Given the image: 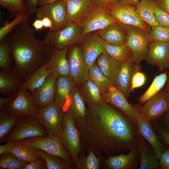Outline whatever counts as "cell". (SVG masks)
Masks as SVG:
<instances>
[{
    "mask_svg": "<svg viewBox=\"0 0 169 169\" xmlns=\"http://www.w3.org/2000/svg\"><path fill=\"white\" fill-rule=\"evenodd\" d=\"M165 90L169 96V81H168L167 83Z\"/></svg>",
    "mask_w": 169,
    "mask_h": 169,
    "instance_id": "cell-60",
    "label": "cell"
},
{
    "mask_svg": "<svg viewBox=\"0 0 169 169\" xmlns=\"http://www.w3.org/2000/svg\"><path fill=\"white\" fill-rule=\"evenodd\" d=\"M136 124L139 134L151 145L153 154L159 159L164 152L163 146L152 128L150 122L142 116L138 108Z\"/></svg>",
    "mask_w": 169,
    "mask_h": 169,
    "instance_id": "cell-20",
    "label": "cell"
},
{
    "mask_svg": "<svg viewBox=\"0 0 169 169\" xmlns=\"http://www.w3.org/2000/svg\"><path fill=\"white\" fill-rule=\"evenodd\" d=\"M102 156H97L92 151L88 152L85 156L82 151L75 166L78 169H99Z\"/></svg>",
    "mask_w": 169,
    "mask_h": 169,
    "instance_id": "cell-39",
    "label": "cell"
},
{
    "mask_svg": "<svg viewBox=\"0 0 169 169\" xmlns=\"http://www.w3.org/2000/svg\"><path fill=\"white\" fill-rule=\"evenodd\" d=\"M146 77L144 74L138 70L134 74L131 83V91L136 88L142 86L145 83Z\"/></svg>",
    "mask_w": 169,
    "mask_h": 169,
    "instance_id": "cell-46",
    "label": "cell"
},
{
    "mask_svg": "<svg viewBox=\"0 0 169 169\" xmlns=\"http://www.w3.org/2000/svg\"><path fill=\"white\" fill-rule=\"evenodd\" d=\"M123 93L114 86L102 94V101L119 109L127 118L136 123L138 107L131 105Z\"/></svg>",
    "mask_w": 169,
    "mask_h": 169,
    "instance_id": "cell-14",
    "label": "cell"
},
{
    "mask_svg": "<svg viewBox=\"0 0 169 169\" xmlns=\"http://www.w3.org/2000/svg\"><path fill=\"white\" fill-rule=\"evenodd\" d=\"M119 23L146 29V23L136 12L132 5L123 0H115L106 8Z\"/></svg>",
    "mask_w": 169,
    "mask_h": 169,
    "instance_id": "cell-9",
    "label": "cell"
},
{
    "mask_svg": "<svg viewBox=\"0 0 169 169\" xmlns=\"http://www.w3.org/2000/svg\"><path fill=\"white\" fill-rule=\"evenodd\" d=\"M153 65H156L160 71L169 68V43L151 41L145 59Z\"/></svg>",
    "mask_w": 169,
    "mask_h": 169,
    "instance_id": "cell-19",
    "label": "cell"
},
{
    "mask_svg": "<svg viewBox=\"0 0 169 169\" xmlns=\"http://www.w3.org/2000/svg\"><path fill=\"white\" fill-rule=\"evenodd\" d=\"M138 147L140 158V169H156L159 161L156 156L151 152L145 139L139 134Z\"/></svg>",
    "mask_w": 169,
    "mask_h": 169,
    "instance_id": "cell-28",
    "label": "cell"
},
{
    "mask_svg": "<svg viewBox=\"0 0 169 169\" xmlns=\"http://www.w3.org/2000/svg\"><path fill=\"white\" fill-rule=\"evenodd\" d=\"M53 70L49 59L41 67L34 71L23 83L24 88L33 95L35 91L44 83Z\"/></svg>",
    "mask_w": 169,
    "mask_h": 169,
    "instance_id": "cell-25",
    "label": "cell"
},
{
    "mask_svg": "<svg viewBox=\"0 0 169 169\" xmlns=\"http://www.w3.org/2000/svg\"><path fill=\"white\" fill-rule=\"evenodd\" d=\"M76 85L75 84L73 89L70 103L65 111L71 115L74 120L84 118L87 113L85 101L81 92Z\"/></svg>",
    "mask_w": 169,
    "mask_h": 169,
    "instance_id": "cell-27",
    "label": "cell"
},
{
    "mask_svg": "<svg viewBox=\"0 0 169 169\" xmlns=\"http://www.w3.org/2000/svg\"><path fill=\"white\" fill-rule=\"evenodd\" d=\"M88 79L98 86L102 94L114 86L113 81L103 74L96 62L89 67Z\"/></svg>",
    "mask_w": 169,
    "mask_h": 169,
    "instance_id": "cell-32",
    "label": "cell"
},
{
    "mask_svg": "<svg viewBox=\"0 0 169 169\" xmlns=\"http://www.w3.org/2000/svg\"><path fill=\"white\" fill-rule=\"evenodd\" d=\"M23 82L19 77L10 74L5 70H0V93L3 96H9L17 92Z\"/></svg>",
    "mask_w": 169,
    "mask_h": 169,
    "instance_id": "cell-29",
    "label": "cell"
},
{
    "mask_svg": "<svg viewBox=\"0 0 169 169\" xmlns=\"http://www.w3.org/2000/svg\"><path fill=\"white\" fill-rule=\"evenodd\" d=\"M29 163L21 160L12 153L0 155V168L24 169Z\"/></svg>",
    "mask_w": 169,
    "mask_h": 169,
    "instance_id": "cell-42",
    "label": "cell"
},
{
    "mask_svg": "<svg viewBox=\"0 0 169 169\" xmlns=\"http://www.w3.org/2000/svg\"><path fill=\"white\" fill-rule=\"evenodd\" d=\"M22 117L11 114L3 107H0V141H2L9 133L18 120Z\"/></svg>",
    "mask_w": 169,
    "mask_h": 169,
    "instance_id": "cell-38",
    "label": "cell"
},
{
    "mask_svg": "<svg viewBox=\"0 0 169 169\" xmlns=\"http://www.w3.org/2000/svg\"><path fill=\"white\" fill-rule=\"evenodd\" d=\"M44 27L46 28H49V30L52 29L53 23L51 20L48 17H44L41 19Z\"/></svg>",
    "mask_w": 169,
    "mask_h": 169,
    "instance_id": "cell-52",
    "label": "cell"
},
{
    "mask_svg": "<svg viewBox=\"0 0 169 169\" xmlns=\"http://www.w3.org/2000/svg\"><path fill=\"white\" fill-rule=\"evenodd\" d=\"M94 32L84 37L80 48L83 58L89 67L96 62L101 53L105 51L103 40L97 32Z\"/></svg>",
    "mask_w": 169,
    "mask_h": 169,
    "instance_id": "cell-16",
    "label": "cell"
},
{
    "mask_svg": "<svg viewBox=\"0 0 169 169\" xmlns=\"http://www.w3.org/2000/svg\"><path fill=\"white\" fill-rule=\"evenodd\" d=\"M80 84L81 92L87 104H95L102 101V93L92 81L88 79Z\"/></svg>",
    "mask_w": 169,
    "mask_h": 169,
    "instance_id": "cell-33",
    "label": "cell"
},
{
    "mask_svg": "<svg viewBox=\"0 0 169 169\" xmlns=\"http://www.w3.org/2000/svg\"><path fill=\"white\" fill-rule=\"evenodd\" d=\"M103 43L105 52L115 60L121 62L126 60L131 59V50L126 44L115 45L108 44L103 40Z\"/></svg>",
    "mask_w": 169,
    "mask_h": 169,
    "instance_id": "cell-36",
    "label": "cell"
},
{
    "mask_svg": "<svg viewBox=\"0 0 169 169\" xmlns=\"http://www.w3.org/2000/svg\"><path fill=\"white\" fill-rule=\"evenodd\" d=\"M58 77L54 73H51L43 85L33 95L37 105L40 108L54 102Z\"/></svg>",
    "mask_w": 169,
    "mask_h": 169,
    "instance_id": "cell-21",
    "label": "cell"
},
{
    "mask_svg": "<svg viewBox=\"0 0 169 169\" xmlns=\"http://www.w3.org/2000/svg\"><path fill=\"white\" fill-rule=\"evenodd\" d=\"M64 111L55 102L40 108L38 120L44 127L48 136H59L64 129Z\"/></svg>",
    "mask_w": 169,
    "mask_h": 169,
    "instance_id": "cell-8",
    "label": "cell"
},
{
    "mask_svg": "<svg viewBox=\"0 0 169 169\" xmlns=\"http://www.w3.org/2000/svg\"><path fill=\"white\" fill-rule=\"evenodd\" d=\"M36 31L42 29L44 27L41 19L37 18L32 23Z\"/></svg>",
    "mask_w": 169,
    "mask_h": 169,
    "instance_id": "cell-56",
    "label": "cell"
},
{
    "mask_svg": "<svg viewBox=\"0 0 169 169\" xmlns=\"http://www.w3.org/2000/svg\"><path fill=\"white\" fill-rule=\"evenodd\" d=\"M68 47L62 49L52 48L48 59L53 73L58 77L69 76V68L67 53Z\"/></svg>",
    "mask_w": 169,
    "mask_h": 169,
    "instance_id": "cell-26",
    "label": "cell"
},
{
    "mask_svg": "<svg viewBox=\"0 0 169 169\" xmlns=\"http://www.w3.org/2000/svg\"><path fill=\"white\" fill-rule=\"evenodd\" d=\"M148 33L152 41L169 43V28L160 25L151 27Z\"/></svg>",
    "mask_w": 169,
    "mask_h": 169,
    "instance_id": "cell-43",
    "label": "cell"
},
{
    "mask_svg": "<svg viewBox=\"0 0 169 169\" xmlns=\"http://www.w3.org/2000/svg\"><path fill=\"white\" fill-rule=\"evenodd\" d=\"M9 113L20 116H26L38 119L40 108L37 105L34 97L24 87L23 83L14 98L5 105Z\"/></svg>",
    "mask_w": 169,
    "mask_h": 169,
    "instance_id": "cell-7",
    "label": "cell"
},
{
    "mask_svg": "<svg viewBox=\"0 0 169 169\" xmlns=\"http://www.w3.org/2000/svg\"><path fill=\"white\" fill-rule=\"evenodd\" d=\"M47 169L45 161L40 157L34 161L29 162L24 169Z\"/></svg>",
    "mask_w": 169,
    "mask_h": 169,
    "instance_id": "cell-47",
    "label": "cell"
},
{
    "mask_svg": "<svg viewBox=\"0 0 169 169\" xmlns=\"http://www.w3.org/2000/svg\"><path fill=\"white\" fill-rule=\"evenodd\" d=\"M6 38L14 61L9 73L23 82L47 60L52 48L36 38L28 22L18 24Z\"/></svg>",
    "mask_w": 169,
    "mask_h": 169,
    "instance_id": "cell-2",
    "label": "cell"
},
{
    "mask_svg": "<svg viewBox=\"0 0 169 169\" xmlns=\"http://www.w3.org/2000/svg\"><path fill=\"white\" fill-rule=\"evenodd\" d=\"M122 24L126 33L125 44L132 52L131 60L138 65L145 59L152 41L146 30L134 26Z\"/></svg>",
    "mask_w": 169,
    "mask_h": 169,
    "instance_id": "cell-3",
    "label": "cell"
},
{
    "mask_svg": "<svg viewBox=\"0 0 169 169\" xmlns=\"http://www.w3.org/2000/svg\"><path fill=\"white\" fill-rule=\"evenodd\" d=\"M0 4L7 9L10 18L31 15L28 12L25 0H0Z\"/></svg>",
    "mask_w": 169,
    "mask_h": 169,
    "instance_id": "cell-35",
    "label": "cell"
},
{
    "mask_svg": "<svg viewBox=\"0 0 169 169\" xmlns=\"http://www.w3.org/2000/svg\"><path fill=\"white\" fill-rule=\"evenodd\" d=\"M40 157L45 162L48 169H72L73 166L65 160L39 150Z\"/></svg>",
    "mask_w": 169,
    "mask_h": 169,
    "instance_id": "cell-40",
    "label": "cell"
},
{
    "mask_svg": "<svg viewBox=\"0 0 169 169\" xmlns=\"http://www.w3.org/2000/svg\"><path fill=\"white\" fill-rule=\"evenodd\" d=\"M96 63L103 74L113 81L119 70L121 62L110 56L105 51L98 56Z\"/></svg>",
    "mask_w": 169,
    "mask_h": 169,
    "instance_id": "cell-30",
    "label": "cell"
},
{
    "mask_svg": "<svg viewBox=\"0 0 169 169\" xmlns=\"http://www.w3.org/2000/svg\"><path fill=\"white\" fill-rule=\"evenodd\" d=\"M75 84L69 76H62L58 78L54 102L61 106L64 112L69 106L71 93Z\"/></svg>",
    "mask_w": 169,
    "mask_h": 169,
    "instance_id": "cell-24",
    "label": "cell"
},
{
    "mask_svg": "<svg viewBox=\"0 0 169 169\" xmlns=\"http://www.w3.org/2000/svg\"><path fill=\"white\" fill-rule=\"evenodd\" d=\"M59 136L69 152L74 165L75 166L82 151L80 135L74 119L66 111L64 112L63 130Z\"/></svg>",
    "mask_w": 169,
    "mask_h": 169,
    "instance_id": "cell-6",
    "label": "cell"
},
{
    "mask_svg": "<svg viewBox=\"0 0 169 169\" xmlns=\"http://www.w3.org/2000/svg\"><path fill=\"white\" fill-rule=\"evenodd\" d=\"M115 23L118 22L106 8L96 6L90 15L78 24L83 28V38L89 33L102 29Z\"/></svg>",
    "mask_w": 169,
    "mask_h": 169,
    "instance_id": "cell-15",
    "label": "cell"
},
{
    "mask_svg": "<svg viewBox=\"0 0 169 169\" xmlns=\"http://www.w3.org/2000/svg\"><path fill=\"white\" fill-rule=\"evenodd\" d=\"M138 65L131 59L121 62L119 70L113 81L114 86L120 90L127 99L131 91L132 77L135 73L138 70Z\"/></svg>",
    "mask_w": 169,
    "mask_h": 169,
    "instance_id": "cell-18",
    "label": "cell"
},
{
    "mask_svg": "<svg viewBox=\"0 0 169 169\" xmlns=\"http://www.w3.org/2000/svg\"><path fill=\"white\" fill-rule=\"evenodd\" d=\"M69 76L75 84H80L88 79L89 67L85 63L80 48L74 45L68 47L67 53Z\"/></svg>",
    "mask_w": 169,
    "mask_h": 169,
    "instance_id": "cell-12",
    "label": "cell"
},
{
    "mask_svg": "<svg viewBox=\"0 0 169 169\" xmlns=\"http://www.w3.org/2000/svg\"><path fill=\"white\" fill-rule=\"evenodd\" d=\"M36 14L37 19H41L47 17L51 20L53 27L51 30H59L68 23L65 0H58L38 7Z\"/></svg>",
    "mask_w": 169,
    "mask_h": 169,
    "instance_id": "cell-11",
    "label": "cell"
},
{
    "mask_svg": "<svg viewBox=\"0 0 169 169\" xmlns=\"http://www.w3.org/2000/svg\"><path fill=\"white\" fill-rule=\"evenodd\" d=\"M132 5H136L139 2L140 0H123Z\"/></svg>",
    "mask_w": 169,
    "mask_h": 169,
    "instance_id": "cell-59",
    "label": "cell"
},
{
    "mask_svg": "<svg viewBox=\"0 0 169 169\" xmlns=\"http://www.w3.org/2000/svg\"><path fill=\"white\" fill-rule=\"evenodd\" d=\"M97 33L102 39L110 44L121 45L126 43V33L121 23H114Z\"/></svg>",
    "mask_w": 169,
    "mask_h": 169,
    "instance_id": "cell-23",
    "label": "cell"
},
{
    "mask_svg": "<svg viewBox=\"0 0 169 169\" xmlns=\"http://www.w3.org/2000/svg\"><path fill=\"white\" fill-rule=\"evenodd\" d=\"M83 34V28L78 23H68L59 30H49L43 40L52 48L62 49L81 41Z\"/></svg>",
    "mask_w": 169,
    "mask_h": 169,
    "instance_id": "cell-4",
    "label": "cell"
},
{
    "mask_svg": "<svg viewBox=\"0 0 169 169\" xmlns=\"http://www.w3.org/2000/svg\"><path fill=\"white\" fill-rule=\"evenodd\" d=\"M22 141L30 147L57 156L74 165L71 156L59 136L35 137Z\"/></svg>",
    "mask_w": 169,
    "mask_h": 169,
    "instance_id": "cell-10",
    "label": "cell"
},
{
    "mask_svg": "<svg viewBox=\"0 0 169 169\" xmlns=\"http://www.w3.org/2000/svg\"><path fill=\"white\" fill-rule=\"evenodd\" d=\"M115 0H95L97 6L106 8L109 4Z\"/></svg>",
    "mask_w": 169,
    "mask_h": 169,
    "instance_id": "cell-53",
    "label": "cell"
},
{
    "mask_svg": "<svg viewBox=\"0 0 169 169\" xmlns=\"http://www.w3.org/2000/svg\"><path fill=\"white\" fill-rule=\"evenodd\" d=\"M157 4L163 9L169 13V0H157Z\"/></svg>",
    "mask_w": 169,
    "mask_h": 169,
    "instance_id": "cell-54",
    "label": "cell"
},
{
    "mask_svg": "<svg viewBox=\"0 0 169 169\" xmlns=\"http://www.w3.org/2000/svg\"><path fill=\"white\" fill-rule=\"evenodd\" d=\"M167 79L166 71L156 76L148 89L140 97V103H144L149 98L161 91L167 82Z\"/></svg>",
    "mask_w": 169,
    "mask_h": 169,
    "instance_id": "cell-37",
    "label": "cell"
},
{
    "mask_svg": "<svg viewBox=\"0 0 169 169\" xmlns=\"http://www.w3.org/2000/svg\"><path fill=\"white\" fill-rule=\"evenodd\" d=\"M160 134L163 141L169 146V132L166 130H161Z\"/></svg>",
    "mask_w": 169,
    "mask_h": 169,
    "instance_id": "cell-55",
    "label": "cell"
},
{
    "mask_svg": "<svg viewBox=\"0 0 169 169\" xmlns=\"http://www.w3.org/2000/svg\"><path fill=\"white\" fill-rule=\"evenodd\" d=\"M28 12L30 14L36 13L38 8V0H25Z\"/></svg>",
    "mask_w": 169,
    "mask_h": 169,
    "instance_id": "cell-49",
    "label": "cell"
},
{
    "mask_svg": "<svg viewBox=\"0 0 169 169\" xmlns=\"http://www.w3.org/2000/svg\"><path fill=\"white\" fill-rule=\"evenodd\" d=\"M138 108L143 117L150 122L169 111V96L165 89L162 90Z\"/></svg>",
    "mask_w": 169,
    "mask_h": 169,
    "instance_id": "cell-13",
    "label": "cell"
},
{
    "mask_svg": "<svg viewBox=\"0 0 169 169\" xmlns=\"http://www.w3.org/2000/svg\"><path fill=\"white\" fill-rule=\"evenodd\" d=\"M30 15H20L0 28V41L6 37L18 24L28 22Z\"/></svg>",
    "mask_w": 169,
    "mask_h": 169,
    "instance_id": "cell-44",
    "label": "cell"
},
{
    "mask_svg": "<svg viewBox=\"0 0 169 169\" xmlns=\"http://www.w3.org/2000/svg\"><path fill=\"white\" fill-rule=\"evenodd\" d=\"M58 0H38V7L47 4L52 3Z\"/></svg>",
    "mask_w": 169,
    "mask_h": 169,
    "instance_id": "cell-57",
    "label": "cell"
},
{
    "mask_svg": "<svg viewBox=\"0 0 169 169\" xmlns=\"http://www.w3.org/2000/svg\"><path fill=\"white\" fill-rule=\"evenodd\" d=\"M159 159V165L161 168L169 169V148L163 152Z\"/></svg>",
    "mask_w": 169,
    "mask_h": 169,
    "instance_id": "cell-48",
    "label": "cell"
},
{
    "mask_svg": "<svg viewBox=\"0 0 169 169\" xmlns=\"http://www.w3.org/2000/svg\"><path fill=\"white\" fill-rule=\"evenodd\" d=\"M68 23H79L87 18L96 7L95 0H65Z\"/></svg>",
    "mask_w": 169,
    "mask_h": 169,
    "instance_id": "cell-17",
    "label": "cell"
},
{
    "mask_svg": "<svg viewBox=\"0 0 169 169\" xmlns=\"http://www.w3.org/2000/svg\"><path fill=\"white\" fill-rule=\"evenodd\" d=\"M153 0H141L136 5L137 13L146 23L151 27L160 25L156 21L152 9Z\"/></svg>",
    "mask_w": 169,
    "mask_h": 169,
    "instance_id": "cell-34",
    "label": "cell"
},
{
    "mask_svg": "<svg viewBox=\"0 0 169 169\" xmlns=\"http://www.w3.org/2000/svg\"><path fill=\"white\" fill-rule=\"evenodd\" d=\"M18 91L13 95L4 97H0V107L5 106L11 102L16 96Z\"/></svg>",
    "mask_w": 169,
    "mask_h": 169,
    "instance_id": "cell-51",
    "label": "cell"
},
{
    "mask_svg": "<svg viewBox=\"0 0 169 169\" xmlns=\"http://www.w3.org/2000/svg\"><path fill=\"white\" fill-rule=\"evenodd\" d=\"M167 131L169 132V111L167 114L165 119Z\"/></svg>",
    "mask_w": 169,
    "mask_h": 169,
    "instance_id": "cell-58",
    "label": "cell"
},
{
    "mask_svg": "<svg viewBox=\"0 0 169 169\" xmlns=\"http://www.w3.org/2000/svg\"><path fill=\"white\" fill-rule=\"evenodd\" d=\"M139 154L138 145L132 148L127 154L110 156L105 163L109 169H133L136 168Z\"/></svg>",
    "mask_w": 169,
    "mask_h": 169,
    "instance_id": "cell-22",
    "label": "cell"
},
{
    "mask_svg": "<svg viewBox=\"0 0 169 169\" xmlns=\"http://www.w3.org/2000/svg\"><path fill=\"white\" fill-rule=\"evenodd\" d=\"M87 105L85 116L74 120L82 151H92L100 156L130 151L138 145L136 123L102 101Z\"/></svg>",
    "mask_w": 169,
    "mask_h": 169,
    "instance_id": "cell-1",
    "label": "cell"
},
{
    "mask_svg": "<svg viewBox=\"0 0 169 169\" xmlns=\"http://www.w3.org/2000/svg\"><path fill=\"white\" fill-rule=\"evenodd\" d=\"M152 9L155 18L159 25L169 28V13L163 9L156 2L154 1Z\"/></svg>",
    "mask_w": 169,
    "mask_h": 169,
    "instance_id": "cell-45",
    "label": "cell"
},
{
    "mask_svg": "<svg viewBox=\"0 0 169 169\" xmlns=\"http://www.w3.org/2000/svg\"><path fill=\"white\" fill-rule=\"evenodd\" d=\"M15 144V141H10L6 142L5 144L0 146V155L11 153Z\"/></svg>",
    "mask_w": 169,
    "mask_h": 169,
    "instance_id": "cell-50",
    "label": "cell"
},
{
    "mask_svg": "<svg viewBox=\"0 0 169 169\" xmlns=\"http://www.w3.org/2000/svg\"><path fill=\"white\" fill-rule=\"evenodd\" d=\"M23 117L18 120L14 129L3 140L4 141H16L48 136L46 129L37 119Z\"/></svg>",
    "mask_w": 169,
    "mask_h": 169,
    "instance_id": "cell-5",
    "label": "cell"
},
{
    "mask_svg": "<svg viewBox=\"0 0 169 169\" xmlns=\"http://www.w3.org/2000/svg\"><path fill=\"white\" fill-rule=\"evenodd\" d=\"M11 153L21 160L29 162L40 157L39 150L30 146L22 141H15Z\"/></svg>",
    "mask_w": 169,
    "mask_h": 169,
    "instance_id": "cell-31",
    "label": "cell"
},
{
    "mask_svg": "<svg viewBox=\"0 0 169 169\" xmlns=\"http://www.w3.org/2000/svg\"><path fill=\"white\" fill-rule=\"evenodd\" d=\"M12 59L11 48L6 37L0 41V68L10 73L12 68Z\"/></svg>",
    "mask_w": 169,
    "mask_h": 169,
    "instance_id": "cell-41",
    "label": "cell"
}]
</instances>
